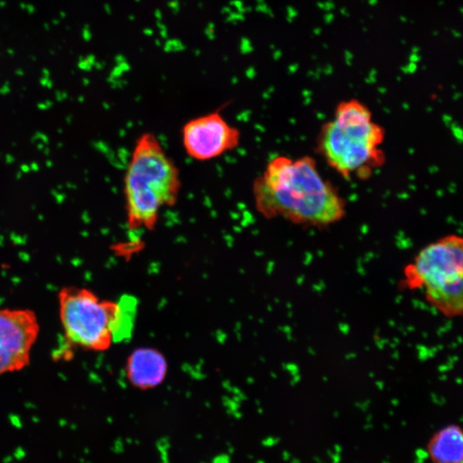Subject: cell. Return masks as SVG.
<instances>
[{
    "label": "cell",
    "instance_id": "ba28073f",
    "mask_svg": "<svg viewBox=\"0 0 463 463\" xmlns=\"http://www.w3.org/2000/svg\"><path fill=\"white\" fill-rule=\"evenodd\" d=\"M127 370L131 385L139 389H148L164 380L166 363L165 358L158 351L140 348L129 357Z\"/></svg>",
    "mask_w": 463,
    "mask_h": 463
},
{
    "label": "cell",
    "instance_id": "5b68a950",
    "mask_svg": "<svg viewBox=\"0 0 463 463\" xmlns=\"http://www.w3.org/2000/svg\"><path fill=\"white\" fill-rule=\"evenodd\" d=\"M59 316L69 343L104 351L114 343L118 304L103 301L85 288H64L58 294Z\"/></svg>",
    "mask_w": 463,
    "mask_h": 463
},
{
    "label": "cell",
    "instance_id": "30bf717a",
    "mask_svg": "<svg viewBox=\"0 0 463 463\" xmlns=\"http://www.w3.org/2000/svg\"><path fill=\"white\" fill-rule=\"evenodd\" d=\"M117 314L114 328V343H121L130 338L137 315V299L125 295L117 302Z\"/></svg>",
    "mask_w": 463,
    "mask_h": 463
},
{
    "label": "cell",
    "instance_id": "3957f363",
    "mask_svg": "<svg viewBox=\"0 0 463 463\" xmlns=\"http://www.w3.org/2000/svg\"><path fill=\"white\" fill-rule=\"evenodd\" d=\"M180 169L151 132L140 136L132 151L124 179L127 222L131 231H151L163 208L179 200Z\"/></svg>",
    "mask_w": 463,
    "mask_h": 463
},
{
    "label": "cell",
    "instance_id": "8992f818",
    "mask_svg": "<svg viewBox=\"0 0 463 463\" xmlns=\"http://www.w3.org/2000/svg\"><path fill=\"white\" fill-rule=\"evenodd\" d=\"M181 139L188 156L208 162L238 148L241 132L217 110L187 121L181 129Z\"/></svg>",
    "mask_w": 463,
    "mask_h": 463
},
{
    "label": "cell",
    "instance_id": "52a82bcc",
    "mask_svg": "<svg viewBox=\"0 0 463 463\" xmlns=\"http://www.w3.org/2000/svg\"><path fill=\"white\" fill-rule=\"evenodd\" d=\"M39 330L30 310L0 309V376L29 365Z\"/></svg>",
    "mask_w": 463,
    "mask_h": 463
},
{
    "label": "cell",
    "instance_id": "6da1fadb",
    "mask_svg": "<svg viewBox=\"0 0 463 463\" xmlns=\"http://www.w3.org/2000/svg\"><path fill=\"white\" fill-rule=\"evenodd\" d=\"M254 206L266 220L325 228L346 217L345 198L310 155H281L268 162L252 186Z\"/></svg>",
    "mask_w": 463,
    "mask_h": 463
},
{
    "label": "cell",
    "instance_id": "9c48e42d",
    "mask_svg": "<svg viewBox=\"0 0 463 463\" xmlns=\"http://www.w3.org/2000/svg\"><path fill=\"white\" fill-rule=\"evenodd\" d=\"M427 451L431 463H463V428L448 424L428 441Z\"/></svg>",
    "mask_w": 463,
    "mask_h": 463
},
{
    "label": "cell",
    "instance_id": "7a4b0ae2",
    "mask_svg": "<svg viewBox=\"0 0 463 463\" xmlns=\"http://www.w3.org/2000/svg\"><path fill=\"white\" fill-rule=\"evenodd\" d=\"M385 127L375 121L367 104L344 100L320 127L316 149L344 179L365 180L385 164Z\"/></svg>",
    "mask_w": 463,
    "mask_h": 463
},
{
    "label": "cell",
    "instance_id": "277c9868",
    "mask_svg": "<svg viewBox=\"0 0 463 463\" xmlns=\"http://www.w3.org/2000/svg\"><path fill=\"white\" fill-rule=\"evenodd\" d=\"M402 281L422 292L441 314L463 316V237L449 235L424 247L405 267Z\"/></svg>",
    "mask_w": 463,
    "mask_h": 463
}]
</instances>
